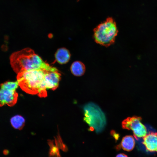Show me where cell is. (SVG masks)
Segmentation results:
<instances>
[{
    "instance_id": "obj_1",
    "label": "cell",
    "mask_w": 157,
    "mask_h": 157,
    "mask_svg": "<svg viewBox=\"0 0 157 157\" xmlns=\"http://www.w3.org/2000/svg\"><path fill=\"white\" fill-rule=\"evenodd\" d=\"M46 68L24 71L17 74V81L22 90L29 94H38L40 97H46L44 71Z\"/></svg>"
},
{
    "instance_id": "obj_2",
    "label": "cell",
    "mask_w": 157,
    "mask_h": 157,
    "mask_svg": "<svg viewBox=\"0 0 157 157\" xmlns=\"http://www.w3.org/2000/svg\"><path fill=\"white\" fill-rule=\"evenodd\" d=\"M10 60L13 70L17 74L24 71L46 68L50 65L29 48L13 53Z\"/></svg>"
},
{
    "instance_id": "obj_3",
    "label": "cell",
    "mask_w": 157,
    "mask_h": 157,
    "mask_svg": "<svg viewBox=\"0 0 157 157\" xmlns=\"http://www.w3.org/2000/svg\"><path fill=\"white\" fill-rule=\"evenodd\" d=\"M118 32L115 21L109 17L94 29L93 37L96 43L108 47L114 43Z\"/></svg>"
},
{
    "instance_id": "obj_4",
    "label": "cell",
    "mask_w": 157,
    "mask_h": 157,
    "mask_svg": "<svg viewBox=\"0 0 157 157\" xmlns=\"http://www.w3.org/2000/svg\"><path fill=\"white\" fill-rule=\"evenodd\" d=\"M84 121L90 126L92 131L97 133L101 132L106 124L105 116L100 108L92 103H89L83 108Z\"/></svg>"
},
{
    "instance_id": "obj_5",
    "label": "cell",
    "mask_w": 157,
    "mask_h": 157,
    "mask_svg": "<svg viewBox=\"0 0 157 157\" xmlns=\"http://www.w3.org/2000/svg\"><path fill=\"white\" fill-rule=\"evenodd\" d=\"M141 117L134 116L128 117L122 122L123 129L133 131L135 138L137 140L138 138L144 137L147 134L146 126L141 122Z\"/></svg>"
},
{
    "instance_id": "obj_6",
    "label": "cell",
    "mask_w": 157,
    "mask_h": 157,
    "mask_svg": "<svg viewBox=\"0 0 157 157\" xmlns=\"http://www.w3.org/2000/svg\"><path fill=\"white\" fill-rule=\"evenodd\" d=\"M45 82L47 89L55 90L58 86L61 74L56 68L49 66L44 69Z\"/></svg>"
},
{
    "instance_id": "obj_7",
    "label": "cell",
    "mask_w": 157,
    "mask_h": 157,
    "mask_svg": "<svg viewBox=\"0 0 157 157\" xmlns=\"http://www.w3.org/2000/svg\"><path fill=\"white\" fill-rule=\"evenodd\" d=\"M18 94L16 90L1 88L0 89V106L7 105H14L17 102Z\"/></svg>"
},
{
    "instance_id": "obj_8",
    "label": "cell",
    "mask_w": 157,
    "mask_h": 157,
    "mask_svg": "<svg viewBox=\"0 0 157 157\" xmlns=\"http://www.w3.org/2000/svg\"><path fill=\"white\" fill-rule=\"evenodd\" d=\"M142 143L146 149L151 152H157V133L151 132L143 137Z\"/></svg>"
},
{
    "instance_id": "obj_9",
    "label": "cell",
    "mask_w": 157,
    "mask_h": 157,
    "mask_svg": "<svg viewBox=\"0 0 157 157\" xmlns=\"http://www.w3.org/2000/svg\"><path fill=\"white\" fill-rule=\"evenodd\" d=\"M55 57L56 61L61 64L67 63L69 60L71 54L69 51L65 48L58 49L56 52Z\"/></svg>"
},
{
    "instance_id": "obj_10",
    "label": "cell",
    "mask_w": 157,
    "mask_h": 157,
    "mask_svg": "<svg viewBox=\"0 0 157 157\" xmlns=\"http://www.w3.org/2000/svg\"><path fill=\"white\" fill-rule=\"evenodd\" d=\"M135 144V140L133 136L127 135L122 139L121 142L119 145L124 150L126 151H130L134 147Z\"/></svg>"
},
{
    "instance_id": "obj_11",
    "label": "cell",
    "mask_w": 157,
    "mask_h": 157,
    "mask_svg": "<svg viewBox=\"0 0 157 157\" xmlns=\"http://www.w3.org/2000/svg\"><path fill=\"white\" fill-rule=\"evenodd\" d=\"M70 70L72 74L75 76H80L84 74L85 71V67L82 62L76 61L72 64Z\"/></svg>"
},
{
    "instance_id": "obj_12",
    "label": "cell",
    "mask_w": 157,
    "mask_h": 157,
    "mask_svg": "<svg viewBox=\"0 0 157 157\" xmlns=\"http://www.w3.org/2000/svg\"><path fill=\"white\" fill-rule=\"evenodd\" d=\"M25 120L22 116L15 115L10 119V123L13 127L16 129H21L24 125Z\"/></svg>"
},
{
    "instance_id": "obj_13",
    "label": "cell",
    "mask_w": 157,
    "mask_h": 157,
    "mask_svg": "<svg viewBox=\"0 0 157 157\" xmlns=\"http://www.w3.org/2000/svg\"><path fill=\"white\" fill-rule=\"evenodd\" d=\"M53 140H48V144L50 147L49 152V157H61L59 149L54 145Z\"/></svg>"
},
{
    "instance_id": "obj_14",
    "label": "cell",
    "mask_w": 157,
    "mask_h": 157,
    "mask_svg": "<svg viewBox=\"0 0 157 157\" xmlns=\"http://www.w3.org/2000/svg\"><path fill=\"white\" fill-rule=\"evenodd\" d=\"M18 82L7 81L1 84V88L16 90L19 86Z\"/></svg>"
},
{
    "instance_id": "obj_15",
    "label": "cell",
    "mask_w": 157,
    "mask_h": 157,
    "mask_svg": "<svg viewBox=\"0 0 157 157\" xmlns=\"http://www.w3.org/2000/svg\"><path fill=\"white\" fill-rule=\"evenodd\" d=\"M55 145L59 149H60L64 151H67L68 149L66 146L63 143L60 136L58 135L55 138Z\"/></svg>"
},
{
    "instance_id": "obj_16",
    "label": "cell",
    "mask_w": 157,
    "mask_h": 157,
    "mask_svg": "<svg viewBox=\"0 0 157 157\" xmlns=\"http://www.w3.org/2000/svg\"><path fill=\"white\" fill-rule=\"evenodd\" d=\"M112 135H113L115 138L116 140H118L119 137V135H118L117 134L115 133V132L113 131L112 132Z\"/></svg>"
},
{
    "instance_id": "obj_17",
    "label": "cell",
    "mask_w": 157,
    "mask_h": 157,
    "mask_svg": "<svg viewBox=\"0 0 157 157\" xmlns=\"http://www.w3.org/2000/svg\"><path fill=\"white\" fill-rule=\"evenodd\" d=\"M116 157H128L126 155L123 153H120L117 155Z\"/></svg>"
},
{
    "instance_id": "obj_18",
    "label": "cell",
    "mask_w": 157,
    "mask_h": 157,
    "mask_svg": "<svg viewBox=\"0 0 157 157\" xmlns=\"http://www.w3.org/2000/svg\"><path fill=\"white\" fill-rule=\"evenodd\" d=\"M3 153L5 155H7L9 153V151L7 149H5L3 151Z\"/></svg>"
},
{
    "instance_id": "obj_19",
    "label": "cell",
    "mask_w": 157,
    "mask_h": 157,
    "mask_svg": "<svg viewBox=\"0 0 157 157\" xmlns=\"http://www.w3.org/2000/svg\"><path fill=\"white\" fill-rule=\"evenodd\" d=\"M79 0H78V1Z\"/></svg>"
}]
</instances>
